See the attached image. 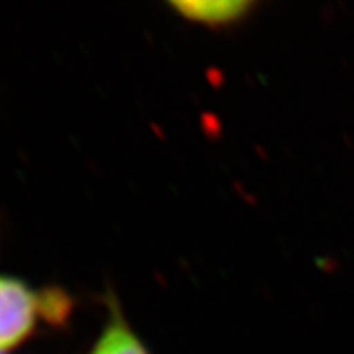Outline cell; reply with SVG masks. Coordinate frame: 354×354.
Wrapping results in <instances>:
<instances>
[{"label":"cell","instance_id":"1","mask_svg":"<svg viewBox=\"0 0 354 354\" xmlns=\"http://www.w3.org/2000/svg\"><path fill=\"white\" fill-rule=\"evenodd\" d=\"M41 317V292L13 277H0V353L17 348L33 333Z\"/></svg>","mask_w":354,"mask_h":354},{"label":"cell","instance_id":"2","mask_svg":"<svg viewBox=\"0 0 354 354\" xmlns=\"http://www.w3.org/2000/svg\"><path fill=\"white\" fill-rule=\"evenodd\" d=\"M171 7L185 19L205 25H228L243 19L251 2L245 0H194V2H172Z\"/></svg>","mask_w":354,"mask_h":354},{"label":"cell","instance_id":"4","mask_svg":"<svg viewBox=\"0 0 354 354\" xmlns=\"http://www.w3.org/2000/svg\"><path fill=\"white\" fill-rule=\"evenodd\" d=\"M0 354H3V353H0Z\"/></svg>","mask_w":354,"mask_h":354},{"label":"cell","instance_id":"3","mask_svg":"<svg viewBox=\"0 0 354 354\" xmlns=\"http://www.w3.org/2000/svg\"><path fill=\"white\" fill-rule=\"evenodd\" d=\"M91 354H149L120 313H113Z\"/></svg>","mask_w":354,"mask_h":354}]
</instances>
